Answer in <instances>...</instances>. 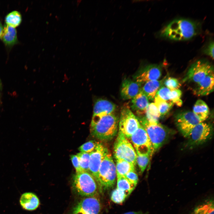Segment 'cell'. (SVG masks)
Here are the masks:
<instances>
[{
    "instance_id": "7402d4cb",
    "label": "cell",
    "mask_w": 214,
    "mask_h": 214,
    "mask_svg": "<svg viewBox=\"0 0 214 214\" xmlns=\"http://www.w3.org/2000/svg\"><path fill=\"white\" fill-rule=\"evenodd\" d=\"M193 113L200 119L204 122L208 117L210 110L207 104L201 99L198 100L195 103L193 109Z\"/></svg>"
},
{
    "instance_id": "277c9868",
    "label": "cell",
    "mask_w": 214,
    "mask_h": 214,
    "mask_svg": "<svg viewBox=\"0 0 214 214\" xmlns=\"http://www.w3.org/2000/svg\"><path fill=\"white\" fill-rule=\"evenodd\" d=\"M73 186L79 195L86 197L96 196L100 188L94 176L85 171L76 173L73 178Z\"/></svg>"
},
{
    "instance_id": "f35d334b",
    "label": "cell",
    "mask_w": 214,
    "mask_h": 214,
    "mask_svg": "<svg viewBox=\"0 0 214 214\" xmlns=\"http://www.w3.org/2000/svg\"><path fill=\"white\" fill-rule=\"evenodd\" d=\"M123 214H147L145 213H143L141 211L139 212H129Z\"/></svg>"
},
{
    "instance_id": "e0dca14e",
    "label": "cell",
    "mask_w": 214,
    "mask_h": 214,
    "mask_svg": "<svg viewBox=\"0 0 214 214\" xmlns=\"http://www.w3.org/2000/svg\"><path fill=\"white\" fill-rule=\"evenodd\" d=\"M116 106L113 103L107 100L99 99L95 103L93 116H103L113 114Z\"/></svg>"
},
{
    "instance_id": "30bf717a",
    "label": "cell",
    "mask_w": 214,
    "mask_h": 214,
    "mask_svg": "<svg viewBox=\"0 0 214 214\" xmlns=\"http://www.w3.org/2000/svg\"><path fill=\"white\" fill-rule=\"evenodd\" d=\"M138 155H150L154 152L152 146L147 134L141 125L130 137Z\"/></svg>"
},
{
    "instance_id": "ab89813d",
    "label": "cell",
    "mask_w": 214,
    "mask_h": 214,
    "mask_svg": "<svg viewBox=\"0 0 214 214\" xmlns=\"http://www.w3.org/2000/svg\"><path fill=\"white\" fill-rule=\"evenodd\" d=\"M4 30V27L0 21V38H1Z\"/></svg>"
},
{
    "instance_id": "7a4b0ae2",
    "label": "cell",
    "mask_w": 214,
    "mask_h": 214,
    "mask_svg": "<svg viewBox=\"0 0 214 214\" xmlns=\"http://www.w3.org/2000/svg\"><path fill=\"white\" fill-rule=\"evenodd\" d=\"M118 122V117L114 113L93 116L90 125L91 134L101 141L111 140L117 134Z\"/></svg>"
},
{
    "instance_id": "3957f363",
    "label": "cell",
    "mask_w": 214,
    "mask_h": 214,
    "mask_svg": "<svg viewBox=\"0 0 214 214\" xmlns=\"http://www.w3.org/2000/svg\"><path fill=\"white\" fill-rule=\"evenodd\" d=\"M137 118L147 134L154 152L158 150L168 139L171 130L159 122H150L145 117L140 116Z\"/></svg>"
},
{
    "instance_id": "d4e9b609",
    "label": "cell",
    "mask_w": 214,
    "mask_h": 214,
    "mask_svg": "<svg viewBox=\"0 0 214 214\" xmlns=\"http://www.w3.org/2000/svg\"><path fill=\"white\" fill-rule=\"evenodd\" d=\"M154 103L157 108L160 117L167 114L172 107L174 103L170 101H166L155 96Z\"/></svg>"
},
{
    "instance_id": "83f0119b",
    "label": "cell",
    "mask_w": 214,
    "mask_h": 214,
    "mask_svg": "<svg viewBox=\"0 0 214 214\" xmlns=\"http://www.w3.org/2000/svg\"><path fill=\"white\" fill-rule=\"evenodd\" d=\"M21 21V15L19 12L17 11L10 12L5 18L6 24L15 28L20 24Z\"/></svg>"
},
{
    "instance_id": "e575fe53",
    "label": "cell",
    "mask_w": 214,
    "mask_h": 214,
    "mask_svg": "<svg viewBox=\"0 0 214 214\" xmlns=\"http://www.w3.org/2000/svg\"><path fill=\"white\" fill-rule=\"evenodd\" d=\"M170 91L169 89L166 86H162L158 91L155 96L164 100L169 101L167 96V94Z\"/></svg>"
},
{
    "instance_id": "484cf974",
    "label": "cell",
    "mask_w": 214,
    "mask_h": 214,
    "mask_svg": "<svg viewBox=\"0 0 214 214\" xmlns=\"http://www.w3.org/2000/svg\"><path fill=\"white\" fill-rule=\"evenodd\" d=\"M117 178V188L124 192L128 196L136 185L130 181L124 176H119Z\"/></svg>"
},
{
    "instance_id": "8992f818",
    "label": "cell",
    "mask_w": 214,
    "mask_h": 214,
    "mask_svg": "<svg viewBox=\"0 0 214 214\" xmlns=\"http://www.w3.org/2000/svg\"><path fill=\"white\" fill-rule=\"evenodd\" d=\"M115 159L125 160L135 166L137 154L132 144L121 133L119 132L114 146Z\"/></svg>"
},
{
    "instance_id": "836d02e7",
    "label": "cell",
    "mask_w": 214,
    "mask_h": 214,
    "mask_svg": "<svg viewBox=\"0 0 214 214\" xmlns=\"http://www.w3.org/2000/svg\"><path fill=\"white\" fill-rule=\"evenodd\" d=\"M98 143L95 141H89L82 144L78 150L81 152L90 153L94 150Z\"/></svg>"
},
{
    "instance_id": "f1b7e54d",
    "label": "cell",
    "mask_w": 214,
    "mask_h": 214,
    "mask_svg": "<svg viewBox=\"0 0 214 214\" xmlns=\"http://www.w3.org/2000/svg\"><path fill=\"white\" fill-rule=\"evenodd\" d=\"M182 92L180 89H175L170 90L167 94L169 100L177 106H181L182 101L181 99Z\"/></svg>"
},
{
    "instance_id": "ffe728a7",
    "label": "cell",
    "mask_w": 214,
    "mask_h": 214,
    "mask_svg": "<svg viewBox=\"0 0 214 214\" xmlns=\"http://www.w3.org/2000/svg\"><path fill=\"white\" fill-rule=\"evenodd\" d=\"M20 202L22 207L28 210H33L38 207L40 201L37 196L32 192H26L23 194Z\"/></svg>"
},
{
    "instance_id": "44dd1931",
    "label": "cell",
    "mask_w": 214,
    "mask_h": 214,
    "mask_svg": "<svg viewBox=\"0 0 214 214\" xmlns=\"http://www.w3.org/2000/svg\"><path fill=\"white\" fill-rule=\"evenodd\" d=\"M1 38L4 44L7 46L14 45L18 41L16 29L6 24L4 27Z\"/></svg>"
},
{
    "instance_id": "d6a6232c",
    "label": "cell",
    "mask_w": 214,
    "mask_h": 214,
    "mask_svg": "<svg viewBox=\"0 0 214 214\" xmlns=\"http://www.w3.org/2000/svg\"><path fill=\"white\" fill-rule=\"evenodd\" d=\"M163 85L170 90L178 89L181 86L179 80L172 77H166L164 81Z\"/></svg>"
},
{
    "instance_id": "5bb4252c",
    "label": "cell",
    "mask_w": 214,
    "mask_h": 214,
    "mask_svg": "<svg viewBox=\"0 0 214 214\" xmlns=\"http://www.w3.org/2000/svg\"><path fill=\"white\" fill-rule=\"evenodd\" d=\"M101 209L99 200L96 196L81 200L74 208L73 214H98Z\"/></svg>"
},
{
    "instance_id": "74e56055",
    "label": "cell",
    "mask_w": 214,
    "mask_h": 214,
    "mask_svg": "<svg viewBox=\"0 0 214 214\" xmlns=\"http://www.w3.org/2000/svg\"><path fill=\"white\" fill-rule=\"evenodd\" d=\"M72 163L76 169V173L83 171L81 169L78 158L77 155H72L70 156Z\"/></svg>"
},
{
    "instance_id": "4fadbf2b",
    "label": "cell",
    "mask_w": 214,
    "mask_h": 214,
    "mask_svg": "<svg viewBox=\"0 0 214 214\" xmlns=\"http://www.w3.org/2000/svg\"><path fill=\"white\" fill-rule=\"evenodd\" d=\"M108 152L106 147L99 142L94 150L90 153L89 171L95 178L98 183V171L100 165Z\"/></svg>"
},
{
    "instance_id": "cb8c5ba5",
    "label": "cell",
    "mask_w": 214,
    "mask_h": 214,
    "mask_svg": "<svg viewBox=\"0 0 214 214\" xmlns=\"http://www.w3.org/2000/svg\"><path fill=\"white\" fill-rule=\"evenodd\" d=\"M116 171L117 177L124 176L130 171L135 170V166L125 160L116 159Z\"/></svg>"
},
{
    "instance_id": "ac0fdd59",
    "label": "cell",
    "mask_w": 214,
    "mask_h": 214,
    "mask_svg": "<svg viewBox=\"0 0 214 214\" xmlns=\"http://www.w3.org/2000/svg\"><path fill=\"white\" fill-rule=\"evenodd\" d=\"M149 104L147 97L141 90L140 92L132 99L131 107L140 116L145 114Z\"/></svg>"
},
{
    "instance_id": "1f68e13d",
    "label": "cell",
    "mask_w": 214,
    "mask_h": 214,
    "mask_svg": "<svg viewBox=\"0 0 214 214\" xmlns=\"http://www.w3.org/2000/svg\"><path fill=\"white\" fill-rule=\"evenodd\" d=\"M151 156L150 155H137L136 163L141 173H143L145 169L149 162Z\"/></svg>"
},
{
    "instance_id": "4316f807",
    "label": "cell",
    "mask_w": 214,
    "mask_h": 214,
    "mask_svg": "<svg viewBox=\"0 0 214 214\" xmlns=\"http://www.w3.org/2000/svg\"><path fill=\"white\" fill-rule=\"evenodd\" d=\"M145 117L151 123L159 122L160 117L157 108L154 103H149L145 112Z\"/></svg>"
},
{
    "instance_id": "5b68a950",
    "label": "cell",
    "mask_w": 214,
    "mask_h": 214,
    "mask_svg": "<svg viewBox=\"0 0 214 214\" xmlns=\"http://www.w3.org/2000/svg\"><path fill=\"white\" fill-rule=\"evenodd\" d=\"M116 176V165L109 152L102 161L99 167L98 180L100 188L108 189L113 187L115 183Z\"/></svg>"
},
{
    "instance_id": "ba28073f",
    "label": "cell",
    "mask_w": 214,
    "mask_h": 214,
    "mask_svg": "<svg viewBox=\"0 0 214 214\" xmlns=\"http://www.w3.org/2000/svg\"><path fill=\"white\" fill-rule=\"evenodd\" d=\"M141 124L127 105L121 108L119 122V131L126 138H130Z\"/></svg>"
},
{
    "instance_id": "52a82bcc",
    "label": "cell",
    "mask_w": 214,
    "mask_h": 214,
    "mask_svg": "<svg viewBox=\"0 0 214 214\" xmlns=\"http://www.w3.org/2000/svg\"><path fill=\"white\" fill-rule=\"evenodd\" d=\"M213 72V67L209 62L198 60L191 65L183 79L182 82L196 84Z\"/></svg>"
},
{
    "instance_id": "9a60e30c",
    "label": "cell",
    "mask_w": 214,
    "mask_h": 214,
    "mask_svg": "<svg viewBox=\"0 0 214 214\" xmlns=\"http://www.w3.org/2000/svg\"><path fill=\"white\" fill-rule=\"evenodd\" d=\"M141 84L129 79L124 80L121 89V95L124 100L132 99L136 96L141 90Z\"/></svg>"
},
{
    "instance_id": "7c38bea8",
    "label": "cell",
    "mask_w": 214,
    "mask_h": 214,
    "mask_svg": "<svg viewBox=\"0 0 214 214\" xmlns=\"http://www.w3.org/2000/svg\"><path fill=\"white\" fill-rule=\"evenodd\" d=\"M162 68L157 64L142 66L135 76V81L141 84L147 82L158 80L162 74Z\"/></svg>"
},
{
    "instance_id": "603a6c76",
    "label": "cell",
    "mask_w": 214,
    "mask_h": 214,
    "mask_svg": "<svg viewBox=\"0 0 214 214\" xmlns=\"http://www.w3.org/2000/svg\"><path fill=\"white\" fill-rule=\"evenodd\" d=\"M214 200L210 198L196 206L190 214H214Z\"/></svg>"
},
{
    "instance_id": "4dcf8cb0",
    "label": "cell",
    "mask_w": 214,
    "mask_h": 214,
    "mask_svg": "<svg viewBox=\"0 0 214 214\" xmlns=\"http://www.w3.org/2000/svg\"><path fill=\"white\" fill-rule=\"evenodd\" d=\"M128 196L124 192L117 188L112 192L111 199L114 203L120 204L123 202Z\"/></svg>"
},
{
    "instance_id": "8fae6325",
    "label": "cell",
    "mask_w": 214,
    "mask_h": 214,
    "mask_svg": "<svg viewBox=\"0 0 214 214\" xmlns=\"http://www.w3.org/2000/svg\"><path fill=\"white\" fill-rule=\"evenodd\" d=\"M175 119L179 130L186 138L188 136L193 128L202 122L193 112L190 111L178 113L175 117Z\"/></svg>"
},
{
    "instance_id": "6da1fadb",
    "label": "cell",
    "mask_w": 214,
    "mask_h": 214,
    "mask_svg": "<svg viewBox=\"0 0 214 214\" xmlns=\"http://www.w3.org/2000/svg\"><path fill=\"white\" fill-rule=\"evenodd\" d=\"M199 25L195 22L185 19L171 21L161 31L160 36L176 41L188 40L200 32Z\"/></svg>"
},
{
    "instance_id": "d590c367",
    "label": "cell",
    "mask_w": 214,
    "mask_h": 214,
    "mask_svg": "<svg viewBox=\"0 0 214 214\" xmlns=\"http://www.w3.org/2000/svg\"><path fill=\"white\" fill-rule=\"evenodd\" d=\"M124 176L130 182L137 184L138 181V177L135 170L130 171L127 173Z\"/></svg>"
},
{
    "instance_id": "f546056e",
    "label": "cell",
    "mask_w": 214,
    "mask_h": 214,
    "mask_svg": "<svg viewBox=\"0 0 214 214\" xmlns=\"http://www.w3.org/2000/svg\"><path fill=\"white\" fill-rule=\"evenodd\" d=\"M90 153L81 152L77 154L80 167L82 171H89V163Z\"/></svg>"
},
{
    "instance_id": "8d00e7d4",
    "label": "cell",
    "mask_w": 214,
    "mask_h": 214,
    "mask_svg": "<svg viewBox=\"0 0 214 214\" xmlns=\"http://www.w3.org/2000/svg\"><path fill=\"white\" fill-rule=\"evenodd\" d=\"M214 46L213 41H211L205 48L203 51L205 54L210 56L213 59L214 58Z\"/></svg>"
},
{
    "instance_id": "d6986e66",
    "label": "cell",
    "mask_w": 214,
    "mask_h": 214,
    "mask_svg": "<svg viewBox=\"0 0 214 214\" xmlns=\"http://www.w3.org/2000/svg\"><path fill=\"white\" fill-rule=\"evenodd\" d=\"M165 76L160 80L151 81L147 82L141 88V90L146 95L149 100H154L158 89L163 85Z\"/></svg>"
},
{
    "instance_id": "2e32d148",
    "label": "cell",
    "mask_w": 214,
    "mask_h": 214,
    "mask_svg": "<svg viewBox=\"0 0 214 214\" xmlns=\"http://www.w3.org/2000/svg\"><path fill=\"white\" fill-rule=\"evenodd\" d=\"M214 72L206 77L196 84L193 90L194 95L197 96L207 95L214 90Z\"/></svg>"
},
{
    "instance_id": "9c48e42d",
    "label": "cell",
    "mask_w": 214,
    "mask_h": 214,
    "mask_svg": "<svg viewBox=\"0 0 214 214\" xmlns=\"http://www.w3.org/2000/svg\"><path fill=\"white\" fill-rule=\"evenodd\" d=\"M213 132L211 125L204 122L199 123L193 128L187 138V145L193 147L204 143L211 138Z\"/></svg>"
}]
</instances>
